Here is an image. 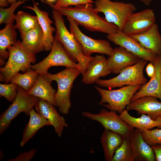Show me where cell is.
Segmentation results:
<instances>
[{"label":"cell","mask_w":161,"mask_h":161,"mask_svg":"<svg viewBox=\"0 0 161 161\" xmlns=\"http://www.w3.org/2000/svg\"><path fill=\"white\" fill-rule=\"evenodd\" d=\"M18 86L14 83L0 84V95L8 101L13 102L17 94Z\"/></svg>","instance_id":"d6a6232c"},{"label":"cell","mask_w":161,"mask_h":161,"mask_svg":"<svg viewBox=\"0 0 161 161\" xmlns=\"http://www.w3.org/2000/svg\"><path fill=\"white\" fill-rule=\"evenodd\" d=\"M41 2L56 8H62L68 7L72 5L76 6L81 4L92 3L93 0H57L55 4L47 2L44 0H41Z\"/></svg>","instance_id":"836d02e7"},{"label":"cell","mask_w":161,"mask_h":161,"mask_svg":"<svg viewBox=\"0 0 161 161\" xmlns=\"http://www.w3.org/2000/svg\"><path fill=\"white\" fill-rule=\"evenodd\" d=\"M45 0L47 2L50 3H52L57 1V0Z\"/></svg>","instance_id":"60d3db41"},{"label":"cell","mask_w":161,"mask_h":161,"mask_svg":"<svg viewBox=\"0 0 161 161\" xmlns=\"http://www.w3.org/2000/svg\"><path fill=\"white\" fill-rule=\"evenodd\" d=\"M67 18L70 24V32L80 44L85 56L90 57L92 53L95 52L105 54L109 56L112 55L114 49L108 41L94 39L86 35L80 30L78 24L75 21L69 17Z\"/></svg>","instance_id":"30bf717a"},{"label":"cell","mask_w":161,"mask_h":161,"mask_svg":"<svg viewBox=\"0 0 161 161\" xmlns=\"http://www.w3.org/2000/svg\"><path fill=\"white\" fill-rule=\"evenodd\" d=\"M140 131L143 138L150 146L161 144V129Z\"/></svg>","instance_id":"1f68e13d"},{"label":"cell","mask_w":161,"mask_h":161,"mask_svg":"<svg viewBox=\"0 0 161 161\" xmlns=\"http://www.w3.org/2000/svg\"><path fill=\"white\" fill-rule=\"evenodd\" d=\"M157 97L152 96H144L131 103L126 107L128 111L135 110L138 115L145 114L152 119H155L161 116V102Z\"/></svg>","instance_id":"ac0fdd59"},{"label":"cell","mask_w":161,"mask_h":161,"mask_svg":"<svg viewBox=\"0 0 161 161\" xmlns=\"http://www.w3.org/2000/svg\"><path fill=\"white\" fill-rule=\"evenodd\" d=\"M124 138L120 134L105 129L100 137L104 158L106 161H112L115 152L122 143Z\"/></svg>","instance_id":"d4e9b609"},{"label":"cell","mask_w":161,"mask_h":161,"mask_svg":"<svg viewBox=\"0 0 161 161\" xmlns=\"http://www.w3.org/2000/svg\"><path fill=\"white\" fill-rule=\"evenodd\" d=\"M154 152L155 159L157 161H161V144H157L151 146Z\"/></svg>","instance_id":"d590c367"},{"label":"cell","mask_w":161,"mask_h":161,"mask_svg":"<svg viewBox=\"0 0 161 161\" xmlns=\"http://www.w3.org/2000/svg\"><path fill=\"white\" fill-rule=\"evenodd\" d=\"M147 61L141 58L137 64L125 69L115 77L107 80L99 79L96 83L100 87L109 89L124 86L143 85L147 81L143 73Z\"/></svg>","instance_id":"52a82bcc"},{"label":"cell","mask_w":161,"mask_h":161,"mask_svg":"<svg viewBox=\"0 0 161 161\" xmlns=\"http://www.w3.org/2000/svg\"><path fill=\"white\" fill-rule=\"evenodd\" d=\"M27 92L30 95L45 100L56 106L54 97L56 90L51 86V83L41 75H39L34 85Z\"/></svg>","instance_id":"cb8c5ba5"},{"label":"cell","mask_w":161,"mask_h":161,"mask_svg":"<svg viewBox=\"0 0 161 161\" xmlns=\"http://www.w3.org/2000/svg\"><path fill=\"white\" fill-rule=\"evenodd\" d=\"M29 116V121L23 130L22 139L20 143L21 147H23L41 128L45 126H51L46 118L33 109L30 112Z\"/></svg>","instance_id":"484cf974"},{"label":"cell","mask_w":161,"mask_h":161,"mask_svg":"<svg viewBox=\"0 0 161 161\" xmlns=\"http://www.w3.org/2000/svg\"><path fill=\"white\" fill-rule=\"evenodd\" d=\"M21 38L22 45L30 53L35 55L44 50V33L40 25L27 32Z\"/></svg>","instance_id":"7402d4cb"},{"label":"cell","mask_w":161,"mask_h":161,"mask_svg":"<svg viewBox=\"0 0 161 161\" xmlns=\"http://www.w3.org/2000/svg\"><path fill=\"white\" fill-rule=\"evenodd\" d=\"M142 85H128L115 90H106L97 86L95 87L101 97L99 103L107 109L121 113L131 103L134 94L141 88Z\"/></svg>","instance_id":"5b68a950"},{"label":"cell","mask_w":161,"mask_h":161,"mask_svg":"<svg viewBox=\"0 0 161 161\" xmlns=\"http://www.w3.org/2000/svg\"><path fill=\"white\" fill-rule=\"evenodd\" d=\"M52 13L56 27L54 38L61 43L71 59L75 62H78L83 76L89 62L94 57H87L84 55L81 46L67 29L63 15L60 12L53 9Z\"/></svg>","instance_id":"7a4b0ae2"},{"label":"cell","mask_w":161,"mask_h":161,"mask_svg":"<svg viewBox=\"0 0 161 161\" xmlns=\"http://www.w3.org/2000/svg\"><path fill=\"white\" fill-rule=\"evenodd\" d=\"M145 5L148 6L149 5L151 1V0H140Z\"/></svg>","instance_id":"f35d334b"},{"label":"cell","mask_w":161,"mask_h":161,"mask_svg":"<svg viewBox=\"0 0 161 161\" xmlns=\"http://www.w3.org/2000/svg\"><path fill=\"white\" fill-rule=\"evenodd\" d=\"M111 73L104 55H97L89 62L81 81L86 84H93Z\"/></svg>","instance_id":"d6986e66"},{"label":"cell","mask_w":161,"mask_h":161,"mask_svg":"<svg viewBox=\"0 0 161 161\" xmlns=\"http://www.w3.org/2000/svg\"><path fill=\"white\" fill-rule=\"evenodd\" d=\"M60 66L80 69L78 64L71 59L61 43L54 38L48 55L41 61L32 65L31 69L43 75L48 72L50 67Z\"/></svg>","instance_id":"9c48e42d"},{"label":"cell","mask_w":161,"mask_h":161,"mask_svg":"<svg viewBox=\"0 0 161 161\" xmlns=\"http://www.w3.org/2000/svg\"><path fill=\"white\" fill-rule=\"evenodd\" d=\"M9 56L7 61L0 68V81L8 83L12 78L19 71L25 72L31 69V64L35 63V55L28 51L17 41L7 49Z\"/></svg>","instance_id":"277c9868"},{"label":"cell","mask_w":161,"mask_h":161,"mask_svg":"<svg viewBox=\"0 0 161 161\" xmlns=\"http://www.w3.org/2000/svg\"><path fill=\"white\" fill-rule=\"evenodd\" d=\"M112 161H134L129 135L124 138L122 143L116 150Z\"/></svg>","instance_id":"f546056e"},{"label":"cell","mask_w":161,"mask_h":161,"mask_svg":"<svg viewBox=\"0 0 161 161\" xmlns=\"http://www.w3.org/2000/svg\"><path fill=\"white\" fill-rule=\"evenodd\" d=\"M155 22L154 10L146 9L130 16L125 23L122 31L129 36L138 35L148 30Z\"/></svg>","instance_id":"4fadbf2b"},{"label":"cell","mask_w":161,"mask_h":161,"mask_svg":"<svg viewBox=\"0 0 161 161\" xmlns=\"http://www.w3.org/2000/svg\"><path fill=\"white\" fill-rule=\"evenodd\" d=\"M80 74L81 73L79 69L69 67L55 74L47 72L42 75L50 83L54 80L56 82L58 89L54 97L56 106L62 114H67L69 113L71 107L70 95L73 84Z\"/></svg>","instance_id":"3957f363"},{"label":"cell","mask_w":161,"mask_h":161,"mask_svg":"<svg viewBox=\"0 0 161 161\" xmlns=\"http://www.w3.org/2000/svg\"><path fill=\"white\" fill-rule=\"evenodd\" d=\"M106 37L115 44L124 48L140 58L152 63L156 60L157 55L154 52L144 48L137 40L126 35L122 31L119 30L116 33L108 34Z\"/></svg>","instance_id":"7c38bea8"},{"label":"cell","mask_w":161,"mask_h":161,"mask_svg":"<svg viewBox=\"0 0 161 161\" xmlns=\"http://www.w3.org/2000/svg\"><path fill=\"white\" fill-rule=\"evenodd\" d=\"M140 59L124 48L119 46L114 49L112 55L106 59L107 67L111 73L119 74L137 64Z\"/></svg>","instance_id":"5bb4252c"},{"label":"cell","mask_w":161,"mask_h":161,"mask_svg":"<svg viewBox=\"0 0 161 161\" xmlns=\"http://www.w3.org/2000/svg\"><path fill=\"white\" fill-rule=\"evenodd\" d=\"M39 75L31 69L23 74L18 73L12 78L10 82L16 84L27 92L34 85Z\"/></svg>","instance_id":"f1b7e54d"},{"label":"cell","mask_w":161,"mask_h":161,"mask_svg":"<svg viewBox=\"0 0 161 161\" xmlns=\"http://www.w3.org/2000/svg\"><path fill=\"white\" fill-rule=\"evenodd\" d=\"M8 2L10 4L17 1V0H7ZM21 1L25 2L26 1H29L30 0H20Z\"/></svg>","instance_id":"ab89813d"},{"label":"cell","mask_w":161,"mask_h":161,"mask_svg":"<svg viewBox=\"0 0 161 161\" xmlns=\"http://www.w3.org/2000/svg\"><path fill=\"white\" fill-rule=\"evenodd\" d=\"M9 4L7 0H0V6L1 7H7L9 6Z\"/></svg>","instance_id":"74e56055"},{"label":"cell","mask_w":161,"mask_h":161,"mask_svg":"<svg viewBox=\"0 0 161 161\" xmlns=\"http://www.w3.org/2000/svg\"><path fill=\"white\" fill-rule=\"evenodd\" d=\"M95 9L105 15L108 22L117 26L123 31L128 18L136 10L133 4L122 2H113L110 0H95Z\"/></svg>","instance_id":"ba28073f"},{"label":"cell","mask_w":161,"mask_h":161,"mask_svg":"<svg viewBox=\"0 0 161 161\" xmlns=\"http://www.w3.org/2000/svg\"><path fill=\"white\" fill-rule=\"evenodd\" d=\"M92 4H81L73 7H50L59 11L62 15L73 19L78 25L91 32H98L108 34L117 33L119 30L117 26L108 22L105 18L100 17Z\"/></svg>","instance_id":"6da1fadb"},{"label":"cell","mask_w":161,"mask_h":161,"mask_svg":"<svg viewBox=\"0 0 161 161\" xmlns=\"http://www.w3.org/2000/svg\"><path fill=\"white\" fill-rule=\"evenodd\" d=\"M25 2L18 0V1L10 4L8 8H0V24H13L15 20L16 15L14 14L15 10L21 5Z\"/></svg>","instance_id":"4dcf8cb0"},{"label":"cell","mask_w":161,"mask_h":161,"mask_svg":"<svg viewBox=\"0 0 161 161\" xmlns=\"http://www.w3.org/2000/svg\"><path fill=\"white\" fill-rule=\"evenodd\" d=\"M147 75L151 78L154 75L155 72V68L153 64L151 62L146 66L145 69Z\"/></svg>","instance_id":"8d00e7d4"},{"label":"cell","mask_w":161,"mask_h":161,"mask_svg":"<svg viewBox=\"0 0 161 161\" xmlns=\"http://www.w3.org/2000/svg\"><path fill=\"white\" fill-rule=\"evenodd\" d=\"M13 24H6L0 30V65L2 66L6 63L4 60L8 58L9 52L8 48L14 45L16 41L17 32Z\"/></svg>","instance_id":"4316f807"},{"label":"cell","mask_w":161,"mask_h":161,"mask_svg":"<svg viewBox=\"0 0 161 161\" xmlns=\"http://www.w3.org/2000/svg\"><path fill=\"white\" fill-rule=\"evenodd\" d=\"M83 116L100 123L105 129L117 133L125 138L129 135L134 128L123 120L114 111L101 109L97 114L83 112Z\"/></svg>","instance_id":"8fae6325"},{"label":"cell","mask_w":161,"mask_h":161,"mask_svg":"<svg viewBox=\"0 0 161 161\" xmlns=\"http://www.w3.org/2000/svg\"><path fill=\"white\" fill-rule=\"evenodd\" d=\"M129 138L134 161H155L151 146L144 141L139 129H134L130 134Z\"/></svg>","instance_id":"e0dca14e"},{"label":"cell","mask_w":161,"mask_h":161,"mask_svg":"<svg viewBox=\"0 0 161 161\" xmlns=\"http://www.w3.org/2000/svg\"><path fill=\"white\" fill-rule=\"evenodd\" d=\"M128 111L124 109L119 115L123 120L133 128L140 130H150L155 127L161 128V116L153 119L148 115L142 114L140 117L135 118L130 115Z\"/></svg>","instance_id":"603a6c76"},{"label":"cell","mask_w":161,"mask_h":161,"mask_svg":"<svg viewBox=\"0 0 161 161\" xmlns=\"http://www.w3.org/2000/svg\"><path fill=\"white\" fill-rule=\"evenodd\" d=\"M37 150L32 149L27 152L21 153L18 155L14 158L7 160L8 161H29L31 160L34 156Z\"/></svg>","instance_id":"e575fe53"},{"label":"cell","mask_w":161,"mask_h":161,"mask_svg":"<svg viewBox=\"0 0 161 161\" xmlns=\"http://www.w3.org/2000/svg\"><path fill=\"white\" fill-rule=\"evenodd\" d=\"M54 106L47 101L39 99L35 107L36 112L53 126L58 136L61 137L64 128L68 125L64 118L59 114Z\"/></svg>","instance_id":"2e32d148"},{"label":"cell","mask_w":161,"mask_h":161,"mask_svg":"<svg viewBox=\"0 0 161 161\" xmlns=\"http://www.w3.org/2000/svg\"><path fill=\"white\" fill-rule=\"evenodd\" d=\"M130 36L137 40L144 48L152 50L157 55H161V36L155 23L145 32Z\"/></svg>","instance_id":"44dd1931"},{"label":"cell","mask_w":161,"mask_h":161,"mask_svg":"<svg viewBox=\"0 0 161 161\" xmlns=\"http://www.w3.org/2000/svg\"><path fill=\"white\" fill-rule=\"evenodd\" d=\"M15 20V28L18 30L21 38L28 31L39 25L37 16L22 11H18L16 15Z\"/></svg>","instance_id":"83f0119b"},{"label":"cell","mask_w":161,"mask_h":161,"mask_svg":"<svg viewBox=\"0 0 161 161\" xmlns=\"http://www.w3.org/2000/svg\"><path fill=\"white\" fill-rule=\"evenodd\" d=\"M152 63L155 68L153 76L134 94L131 103L140 97L147 96L155 97L161 101V55H157L156 60Z\"/></svg>","instance_id":"9a60e30c"},{"label":"cell","mask_w":161,"mask_h":161,"mask_svg":"<svg viewBox=\"0 0 161 161\" xmlns=\"http://www.w3.org/2000/svg\"><path fill=\"white\" fill-rule=\"evenodd\" d=\"M33 6H26L25 7L33 10L37 16L39 24L44 33V51L51 50L54 38L53 33L56 30L55 27L51 26L53 23L49 16L47 12L40 10L36 4L34 0H32Z\"/></svg>","instance_id":"ffe728a7"},{"label":"cell","mask_w":161,"mask_h":161,"mask_svg":"<svg viewBox=\"0 0 161 161\" xmlns=\"http://www.w3.org/2000/svg\"><path fill=\"white\" fill-rule=\"evenodd\" d=\"M39 98L29 95L18 86L17 95L12 103L0 116V134L9 127L12 120L20 113L29 116Z\"/></svg>","instance_id":"8992f818"}]
</instances>
